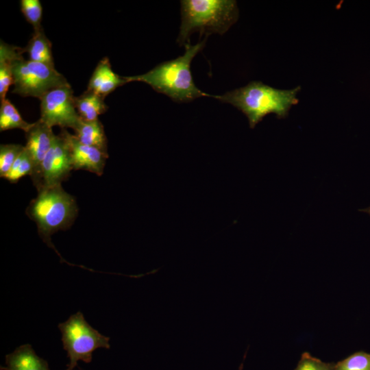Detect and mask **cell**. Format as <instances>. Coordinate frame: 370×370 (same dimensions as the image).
<instances>
[{
  "label": "cell",
  "instance_id": "obj_9",
  "mask_svg": "<svg viewBox=\"0 0 370 370\" xmlns=\"http://www.w3.org/2000/svg\"><path fill=\"white\" fill-rule=\"evenodd\" d=\"M26 145L24 146L33 164L32 180L37 190L40 186L42 162L53 145L56 134L52 127L38 119L25 132Z\"/></svg>",
  "mask_w": 370,
  "mask_h": 370
},
{
  "label": "cell",
  "instance_id": "obj_18",
  "mask_svg": "<svg viewBox=\"0 0 370 370\" xmlns=\"http://www.w3.org/2000/svg\"><path fill=\"white\" fill-rule=\"evenodd\" d=\"M32 171V161L24 147L23 151L3 178L11 183H16L20 179L25 175H29L31 176Z\"/></svg>",
  "mask_w": 370,
  "mask_h": 370
},
{
  "label": "cell",
  "instance_id": "obj_3",
  "mask_svg": "<svg viewBox=\"0 0 370 370\" xmlns=\"http://www.w3.org/2000/svg\"><path fill=\"white\" fill-rule=\"evenodd\" d=\"M182 23L177 42L180 45L189 42L195 32L208 36L223 34L238 18L236 1L233 0L181 1Z\"/></svg>",
  "mask_w": 370,
  "mask_h": 370
},
{
  "label": "cell",
  "instance_id": "obj_1",
  "mask_svg": "<svg viewBox=\"0 0 370 370\" xmlns=\"http://www.w3.org/2000/svg\"><path fill=\"white\" fill-rule=\"evenodd\" d=\"M206 38L196 45H185L184 53L175 59L162 62L148 72L124 77L127 83L142 82L154 90L169 97L173 101L189 102L198 97H212L199 89L193 80L190 64L206 45Z\"/></svg>",
  "mask_w": 370,
  "mask_h": 370
},
{
  "label": "cell",
  "instance_id": "obj_10",
  "mask_svg": "<svg viewBox=\"0 0 370 370\" xmlns=\"http://www.w3.org/2000/svg\"><path fill=\"white\" fill-rule=\"evenodd\" d=\"M71 153L73 169L88 171L98 175L103 173L108 153L99 149L82 143L75 135L66 129H61Z\"/></svg>",
  "mask_w": 370,
  "mask_h": 370
},
{
  "label": "cell",
  "instance_id": "obj_17",
  "mask_svg": "<svg viewBox=\"0 0 370 370\" xmlns=\"http://www.w3.org/2000/svg\"><path fill=\"white\" fill-rule=\"evenodd\" d=\"M24 121L15 106L9 99H5L1 101L0 107V130L1 132L12 130L21 129L25 132L32 126Z\"/></svg>",
  "mask_w": 370,
  "mask_h": 370
},
{
  "label": "cell",
  "instance_id": "obj_2",
  "mask_svg": "<svg viewBox=\"0 0 370 370\" xmlns=\"http://www.w3.org/2000/svg\"><path fill=\"white\" fill-rule=\"evenodd\" d=\"M300 90L299 86L281 90L260 81H252L245 86L212 97L238 108L248 119L250 127L254 128L269 114H275L278 119L286 118L292 106L299 103L297 95Z\"/></svg>",
  "mask_w": 370,
  "mask_h": 370
},
{
  "label": "cell",
  "instance_id": "obj_5",
  "mask_svg": "<svg viewBox=\"0 0 370 370\" xmlns=\"http://www.w3.org/2000/svg\"><path fill=\"white\" fill-rule=\"evenodd\" d=\"M64 349L69 362L65 370H73L78 361L90 363L92 353L98 348L110 349V338L93 328L86 321L82 312L71 315L58 324Z\"/></svg>",
  "mask_w": 370,
  "mask_h": 370
},
{
  "label": "cell",
  "instance_id": "obj_14",
  "mask_svg": "<svg viewBox=\"0 0 370 370\" xmlns=\"http://www.w3.org/2000/svg\"><path fill=\"white\" fill-rule=\"evenodd\" d=\"M22 48L1 41L0 44V99H6L7 92L13 85L12 62Z\"/></svg>",
  "mask_w": 370,
  "mask_h": 370
},
{
  "label": "cell",
  "instance_id": "obj_11",
  "mask_svg": "<svg viewBox=\"0 0 370 370\" xmlns=\"http://www.w3.org/2000/svg\"><path fill=\"white\" fill-rule=\"evenodd\" d=\"M127 83L124 77H120L112 71L109 59L106 57L97 65L89 80L86 90L105 99L116 88Z\"/></svg>",
  "mask_w": 370,
  "mask_h": 370
},
{
  "label": "cell",
  "instance_id": "obj_20",
  "mask_svg": "<svg viewBox=\"0 0 370 370\" xmlns=\"http://www.w3.org/2000/svg\"><path fill=\"white\" fill-rule=\"evenodd\" d=\"M24 146L16 144L0 146V176L4 177L21 153Z\"/></svg>",
  "mask_w": 370,
  "mask_h": 370
},
{
  "label": "cell",
  "instance_id": "obj_21",
  "mask_svg": "<svg viewBox=\"0 0 370 370\" xmlns=\"http://www.w3.org/2000/svg\"><path fill=\"white\" fill-rule=\"evenodd\" d=\"M21 10L34 31L42 29V7L38 0H21Z\"/></svg>",
  "mask_w": 370,
  "mask_h": 370
},
{
  "label": "cell",
  "instance_id": "obj_4",
  "mask_svg": "<svg viewBox=\"0 0 370 370\" xmlns=\"http://www.w3.org/2000/svg\"><path fill=\"white\" fill-rule=\"evenodd\" d=\"M26 213L36 223L42 241L57 251L51 236L59 230L70 227L76 217L77 207L75 199L61 184H58L39 189L38 195L30 201Z\"/></svg>",
  "mask_w": 370,
  "mask_h": 370
},
{
  "label": "cell",
  "instance_id": "obj_16",
  "mask_svg": "<svg viewBox=\"0 0 370 370\" xmlns=\"http://www.w3.org/2000/svg\"><path fill=\"white\" fill-rule=\"evenodd\" d=\"M23 49L24 52L28 54V60L54 66L51 43L45 36L42 28L34 31L32 37Z\"/></svg>",
  "mask_w": 370,
  "mask_h": 370
},
{
  "label": "cell",
  "instance_id": "obj_8",
  "mask_svg": "<svg viewBox=\"0 0 370 370\" xmlns=\"http://www.w3.org/2000/svg\"><path fill=\"white\" fill-rule=\"evenodd\" d=\"M73 169L69 146L61 131L55 136L53 145L42 162L40 186L38 190L43 187L61 184Z\"/></svg>",
  "mask_w": 370,
  "mask_h": 370
},
{
  "label": "cell",
  "instance_id": "obj_19",
  "mask_svg": "<svg viewBox=\"0 0 370 370\" xmlns=\"http://www.w3.org/2000/svg\"><path fill=\"white\" fill-rule=\"evenodd\" d=\"M334 370H370V353L356 352L335 363Z\"/></svg>",
  "mask_w": 370,
  "mask_h": 370
},
{
  "label": "cell",
  "instance_id": "obj_22",
  "mask_svg": "<svg viewBox=\"0 0 370 370\" xmlns=\"http://www.w3.org/2000/svg\"><path fill=\"white\" fill-rule=\"evenodd\" d=\"M334 362H325L312 356L310 353H302L300 360L294 370H334Z\"/></svg>",
  "mask_w": 370,
  "mask_h": 370
},
{
  "label": "cell",
  "instance_id": "obj_6",
  "mask_svg": "<svg viewBox=\"0 0 370 370\" xmlns=\"http://www.w3.org/2000/svg\"><path fill=\"white\" fill-rule=\"evenodd\" d=\"M23 53L22 48L12 62L13 93L40 99L53 88L69 84L54 66L25 60Z\"/></svg>",
  "mask_w": 370,
  "mask_h": 370
},
{
  "label": "cell",
  "instance_id": "obj_12",
  "mask_svg": "<svg viewBox=\"0 0 370 370\" xmlns=\"http://www.w3.org/2000/svg\"><path fill=\"white\" fill-rule=\"evenodd\" d=\"M1 370H50L47 360L38 356L32 345L24 344L5 356Z\"/></svg>",
  "mask_w": 370,
  "mask_h": 370
},
{
  "label": "cell",
  "instance_id": "obj_15",
  "mask_svg": "<svg viewBox=\"0 0 370 370\" xmlns=\"http://www.w3.org/2000/svg\"><path fill=\"white\" fill-rule=\"evenodd\" d=\"M75 105L79 117L88 121L97 120L108 109L104 98L88 90L75 97Z\"/></svg>",
  "mask_w": 370,
  "mask_h": 370
},
{
  "label": "cell",
  "instance_id": "obj_7",
  "mask_svg": "<svg viewBox=\"0 0 370 370\" xmlns=\"http://www.w3.org/2000/svg\"><path fill=\"white\" fill-rule=\"evenodd\" d=\"M70 84L53 88L40 98V119L50 126L74 130L80 120Z\"/></svg>",
  "mask_w": 370,
  "mask_h": 370
},
{
  "label": "cell",
  "instance_id": "obj_23",
  "mask_svg": "<svg viewBox=\"0 0 370 370\" xmlns=\"http://www.w3.org/2000/svg\"><path fill=\"white\" fill-rule=\"evenodd\" d=\"M359 210L362 211V212H367V214H369L370 215V206L367 208Z\"/></svg>",
  "mask_w": 370,
  "mask_h": 370
},
{
  "label": "cell",
  "instance_id": "obj_13",
  "mask_svg": "<svg viewBox=\"0 0 370 370\" xmlns=\"http://www.w3.org/2000/svg\"><path fill=\"white\" fill-rule=\"evenodd\" d=\"M74 131V135L82 143L108 153L107 138L103 126L99 119L88 121L80 118Z\"/></svg>",
  "mask_w": 370,
  "mask_h": 370
}]
</instances>
